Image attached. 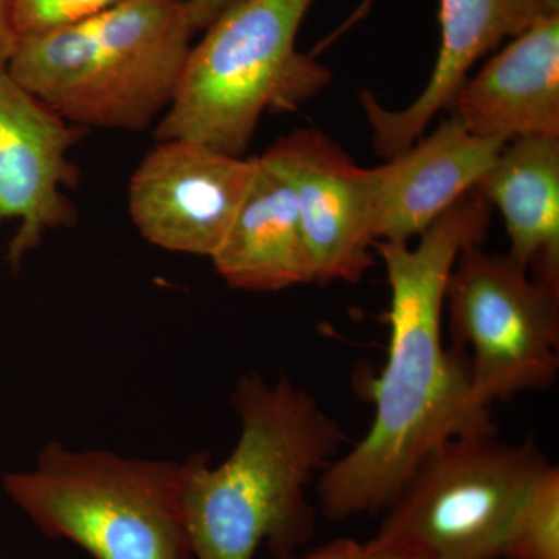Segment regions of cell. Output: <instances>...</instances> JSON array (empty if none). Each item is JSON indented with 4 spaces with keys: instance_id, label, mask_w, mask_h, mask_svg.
I'll return each instance as SVG.
<instances>
[{
    "instance_id": "obj_1",
    "label": "cell",
    "mask_w": 559,
    "mask_h": 559,
    "mask_svg": "<svg viewBox=\"0 0 559 559\" xmlns=\"http://www.w3.org/2000/svg\"><path fill=\"white\" fill-rule=\"evenodd\" d=\"M491 205L476 189L409 242L377 241L390 286V344L369 430L320 473L323 516L344 521L389 509L421 459L454 437L496 433L474 393L466 352L441 336L448 282L460 253L487 237Z\"/></svg>"
},
{
    "instance_id": "obj_2",
    "label": "cell",
    "mask_w": 559,
    "mask_h": 559,
    "mask_svg": "<svg viewBox=\"0 0 559 559\" xmlns=\"http://www.w3.org/2000/svg\"><path fill=\"white\" fill-rule=\"evenodd\" d=\"M240 437L212 468L209 452L183 466V514L194 559H252L266 540L275 558L311 539L307 487L340 454L345 433L308 390L289 378L245 374L231 395Z\"/></svg>"
},
{
    "instance_id": "obj_3",
    "label": "cell",
    "mask_w": 559,
    "mask_h": 559,
    "mask_svg": "<svg viewBox=\"0 0 559 559\" xmlns=\"http://www.w3.org/2000/svg\"><path fill=\"white\" fill-rule=\"evenodd\" d=\"M194 33L186 0H123L17 40L7 72L69 123L142 131L170 106Z\"/></svg>"
},
{
    "instance_id": "obj_4",
    "label": "cell",
    "mask_w": 559,
    "mask_h": 559,
    "mask_svg": "<svg viewBox=\"0 0 559 559\" xmlns=\"http://www.w3.org/2000/svg\"><path fill=\"white\" fill-rule=\"evenodd\" d=\"M314 0H237L191 47L156 139L242 156L261 117L293 112L329 87L331 70L296 47Z\"/></svg>"
},
{
    "instance_id": "obj_5",
    "label": "cell",
    "mask_w": 559,
    "mask_h": 559,
    "mask_svg": "<svg viewBox=\"0 0 559 559\" xmlns=\"http://www.w3.org/2000/svg\"><path fill=\"white\" fill-rule=\"evenodd\" d=\"M11 500L50 538L94 559H194L183 514V466L47 444L27 473L7 474Z\"/></svg>"
},
{
    "instance_id": "obj_6",
    "label": "cell",
    "mask_w": 559,
    "mask_h": 559,
    "mask_svg": "<svg viewBox=\"0 0 559 559\" xmlns=\"http://www.w3.org/2000/svg\"><path fill=\"white\" fill-rule=\"evenodd\" d=\"M547 463L533 439L443 441L411 474L377 538L432 559L502 558L511 514Z\"/></svg>"
},
{
    "instance_id": "obj_7",
    "label": "cell",
    "mask_w": 559,
    "mask_h": 559,
    "mask_svg": "<svg viewBox=\"0 0 559 559\" xmlns=\"http://www.w3.org/2000/svg\"><path fill=\"white\" fill-rule=\"evenodd\" d=\"M452 347L469 349L471 381L484 406L543 392L559 370V293L509 253L481 245L460 253L448 282Z\"/></svg>"
},
{
    "instance_id": "obj_8",
    "label": "cell",
    "mask_w": 559,
    "mask_h": 559,
    "mask_svg": "<svg viewBox=\"0 0 559 559\" xmlns=\"http://www.w3.org/2000/svg\"><path fill=\"white\" fill-rule=\"evenodd\" d=\"M257 157L245 159L186 139L159 140L128 190L140 235L157 248L212 259L240 210Z\"/></svg>"
},
{
    "instance_id": "obj_9",
    "label": "cell",
    "mask_w": 559,
    "mask_h": 559,
    "mask_svg": "<svg viewBox=\"0 0 559 559\" xmlns=\"http://www.w3.org/2000/svg\"><path fill=\"white\" fill-rule=\"evenodd\" d=\"M263 157L293 189L316 283L360 282L374 263L370 168L318 130L282 135Z\"/></svg>"
},
{
    "instance_id": "obj_10",
    "label": "cell",
    "mask_w": 559,
    "mask_h": 559,
    "mask_svg": "<svg viewBox=\"0 0 559 559\" xmlns=\"http://www.w3.org/2000/svg\"><path fill=\"white\" fill-rule=\"evenodd\" d=\"M83 134L84 128L62 119L7 72L0 92V223L20 219L7 255L14 267L47 231L75 223L76 209L61 187L79 182L69 151Z\"/></svg>"
},
{
    "instance_id": "obj_11",
    "label": "cell",
    "mask_w": 559,
    "mask_h": 559,
    "mask_svg": "<svg viewBox=\"0 0 559 559\" xmlns=\"http://www.w3.org/2000/svg\"><path fill=\"white\" fill-rule=\"evenodd\" d=\"M509 142L474 135L451 114L428 138L370 168L377 241L409 242L476 189Z\"/></svg>"
},
{
    "instance_id": "obj_12",
    "label": "cell",
    "mask_w": 559,
    "mask_h": 559,
    "mask_svg": "<svg viewBox=\"0 0 559 559\" xmlns=\"http://www.w3.org/2000/svg\"><path fill=\"white\" fill-rule=\"evenodd\" d=\"M554 10L549 0H440V51L421 94L399 110L385 109L369 91L360 94L374 151L390 159L414 145L440 110L451 108L479 58Z\"/></svg>"
},
{
    "instance_id": "obj_13",
    "label": "cell",
    "mask_w": 559,
    "mask_h": 559,
    "mask_svg": "<svg viewBox=\"0 0 559 559\" xmlns=\"http://www.w3.org/2000/svg\"><path fill=\"white\" fill-rule=\"evenodd\" d=\"M450 109L479 138H559V10L546 11L468 76Z\"/></svg>"
},
{
    "instance_id": "obj_14",
    "label": "cell",
    "mask_w": 559,
    "mask_h": 559,
    "mask_svg": "<svg viewBox=\"0 0 559 559\" xmlns=\"http://www.w3.org/2000/svg\"><path fill=\"white\" fill-rule=\"evenodd\" d=\"M213 266L230 288L275 293L316 283L314 263L288 180L263 156Z\"/></svg>"
},
{
    "instance_id": "obj_15",
    "label": "cell",
    "mask_w": 559,
    "mask_h": 559,
    "mask_svg": "<svg viewBox=\"0 0 559 559\" xmlns=\"http://www.w3.org/2000/svg\"><path fill=\"white\" fill-rule=\"evenodd\" d=\"M476 190L506 221L511 259L559 293V138L511 140Z\"/></svg>"
},
{
    "instance_id": "obj_16",
    "label": "cell",
    "mask_w": 559,
    "mask_h": 559,
    "mask_svg": "<svg viewBox=\"0 0 559 559\" xmlns=\"http://www.w3.org/2000/svg\"><path fill=\"white\" fill-rule=\"evenodd\" d=\"M559 559V469L547 463L511 514L502 558Z\"/></svg>"
},
{
    "instance_id": "obj_17",
    "label": "cell",
    "mask_w": 559,
    "mask_h": 559,
    "mask_svg": "<svg viewBox=\"0 0 559 559\" xmlns=\"http://www.w3.org/2000/svg\"><path fill=\"white\" fill-rule=\"evenodd\" d=\"M123 0H10L17 40L57 31L116 7Z\"/></svg>"
},
{
    "instance_id": "obj_18",
    "label": "cell",
    "mask_w": 559,
    "mask_h": 559,
    "mask_svg": "<svg viewBox=\"0 0 559 559\" xmlns=\"http://www.w3.org/2000/svg\"><path fill=\"white\" fill-rule=\"evenodd\" d=\"M191 27L194 32L207 28L224 10L237 0H186Z\"/></svg>"
},
{
    "instance_id": "obj_19",
    "label": "cell",
    "mask_w": 559,
    "mask_h": 559,
    "mask_svg": "<svg viewBox=\"0 0 559 559\" xmlns=\"http://www.w3.org/2000/svg\"><path fill=\"white\" fill-rule=\"evenodd\" d=\"M360 559H432L418 551L407 549L400 544L380 539L374 536L370 543L364 544V555Z\"/></svg>"
},
{
    "instance_id": "obj_20",
    "label": "cell",
    "mask_w": 559,
    "mask_h": 559,
    "mask_svg": "<svg viewBox=\"0 0 559 559\" xmlns=\"http://www.w3.org/2000/svg\"><path fill=\"white\" fill-rule=\"evenodd\" d=\"M16 44L17 36L11 17L10 0H0V70L9 68Z\"/></svg>"
},
{
    "instance_id": "obj_21",
    "label": "cell",
    "mask_w": 559,
    "mask_h": 559,
    "mask_svg": "<svg viewBox=\"0 0 559 559\" xmlns=\"http://www.w3.org/2000/svg\"><path fill=\"white\" fill-rule=\"evenodd\" d=\"M364 555V544L353 539H336L325 544L320 549L311 551L300 558L288 559H360Z\"/></svg>"
},
{
    "instance_id": "obj_22",
    "label": "cell",
    "mask_w": 559,
    "mask_h": 559,
    "mask_svg": "<svg viewBox=\"0 0 559 559\" xmlns=\"http://www.w3.org/2000/svg\"><path fill=\"white\" fill-rule=\"evenodd\" d=\"M7 80V70H0V92H2L3 84Z\"/></svg>"
},
{
    "instance_id": "obj_23",
    "label": "cell",
    "mask_w": 559,
    "mask_h": 559,
    "mask_svg": "<svg viewBox=\"0 0 559 559\" xmlns=\"http://www.w3.org/2000/svg\"><path fill=\"white\" fill-rule=\"evenodd\" d=\"M549 3L551 7H555V9H559V0H549Z\"/></svg>"
}]
</instances>
